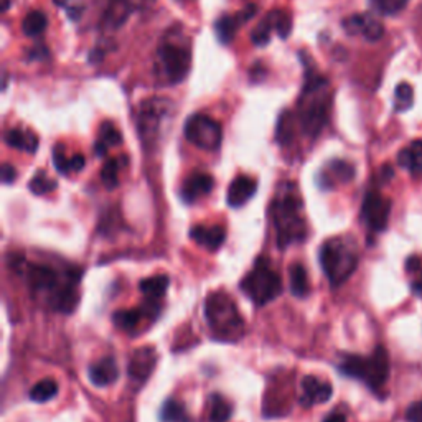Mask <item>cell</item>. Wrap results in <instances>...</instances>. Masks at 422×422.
I'll return each instance as SVG.
<instances>
[{"mask_svg":"<svg viewBox=\"0 0 422 422\" xmlns=\"http://www.w3.org/2000/svg\"><path fill=\"white\" fill-rule=\"evenodd\" d=\"M30 289L45 297V302L55 312L73 313L79 302L78 282L81 277L79 269L58 272L53 266L26 263L25 272Z\"/></svg>","mask_w":422,"mask_h":422,"instance_id":"6da1fadb","label":"cell"},{"mask_svg":"<svg viewBox=\"0 0 422 422\" xmlns=\"http://www.w3.org/2000/svg\"><path fill=\"white\" fill-rule=\"evenodd\" d=\"M269 215L276 231V243L281 249L306 241L308 228L303 218V201L296 185L284 184L281 186L279 194L272 200Z\"/></svg>","mask_w":422,"mask_h":422,"instance_id":"7a4b0ae2","label":"cell"},{"mask_svg":"<svg viewBox=\"0 0 422 422\" xmlns=\"http://www.w3.org/2000/svg\"><path fill=\"white\" fill-rule=\"evenodd\" d=\"M205 318L213 338L220 341H238L244 335V318L231 296L223 291L208 293L205 301Z\"/></svg>","mask_w":422,"mask_h":422,"instance_id":"3957f363","label":"cell"},{"mask_svg":"<svg viewBox=\"0 0 422 422\" xmlns=\"http://www.w3.org/2000/svg\"><path fill=\"white\" fill-rule=\"evenodd\" d=\"M320 266L332 286H341L353 274L358 266L356 243L350 236L327 239L318 253Z\"/></svg>","mask_w":422,"mask_h":422,"instance_id":"277c9868","label":"cell"},{"mask_svg":"<svg viewBox=\"0 0 422 422\" xmlns=\"http://www.w3.org/2000/svg\"><path fill=\"white\" fill-rule=\"evenodd\" d=\"M241 291L253 301L258 307L267 306L276 301L282 292V277L276 267L272 266L269 258L259 256L251 271L241 281Z\"/></svg>","mask_w":422,"mask_h":422,"instance_id":"5b68a950","label":"cell"},{"mask_svg":"<svg viewBox=\"0 0 422 422\" xmlns=\"http://www.w3.org/2000/svg\"><path fill=\"white\" fill-rule=\"evenodd\" d=\"M338 370L345 376L360 379L373 391H379L389 378V356L383 346H378L370 356L345 355Z\"/></svg>","mask_w":422,"mask_h":422,"instance_id":"8992f818","label":"cell"},{"mask_svg":"<svg viewBox=\"0 0 422 422\" xmlns=\"http://www.w3.org/2000/svg\"><path fill=\"white\" fill-rule=\"evenodd\" d=\"M185 139L203 151H216L221 146L223 131L220 122L206 114H194L184 127Z\"/></svg>","mask_w":422,"mask_h":422,"instance_id":"52a82bcc","label":"cell"},{"mask_svg":"<svg viewBox=\"0 0 422 422\" xmlns=\"http://www.w3.org/2000/svg\"><path fill=\"white\" fill-rule=\"evenodd\" d=\"M157 56L170 83L179 84L184 81L190 69L191 56L189 50L172 44H165L159 48Z\"/></svg>","mask_w":422,"mask_h":422,"instance_id":"ba28073f","label":"cell"},{"mask_svg":"<svg viewBox=\"0 0 422 422\" xmlns=\"http://www.w3.org/2000/svg\"><path fill=\"white\" fill-rule=\"evenodd\" d=\"M389 213H391V201L379 194V191H368L361 206V221L373 233H381L388 228Z\"/></svg>","mask_w":422,"mask_h":422,"instance_id":"9c48e42d","label":"cell"},{"mask_svg":"<svg viewBox=\"0 0 422 422\" xmlns=\"http://www.w3.org/2000/svg\"><path fill=\"white\" fill-rule=\"evenodd\" d=\"M170 103L165 99H149L142 104L141 114H139V131L144 141H152L157 136L160 121L167 114Z\"/></svg>","mask_w":422,"mask_h":422,"instance_id":"30bf717a","label":"cell"},{"mask_svg":"<svg viewBox=\"0 0 422 422\" xmlns=\"http://www.w3.org/2000/svg\"><path fill=\"white\" fill-rule=\"evenodd\" d=\"M170 279L167 274H159V276H152L147 277V279L141 281V292L146 297V307L144 311L149 313V317L152 320L157 318V315L160 313V307L159 302L162 301L165 292L169 289Z\"/></svg>","mask_w":422,"mask_h":422,"instance_id":"8fae6325","label":"cell"},{"mask_svg":"<svg viewBox=\"0 0 422 422\" xmlns=\"http://www.w3.org/2000/svg\"><path fill=\"white\" fill-rule=\"evenodd\" d=\"M333 389L332 384L325 379H320L317 376L307 375L302 378L301 381V396H298V403L303 408H312L315 404H323L332 398Z\"/></svg>","mask_w":422,"mask_h":422,"instance_id":"7c38bea8","label":"cell"},{"mask_svg":"<svg viewBox=\"0 0 422 422\" xmlns=\"http://www.w3.org/2000/svg\"><path fill=\"white\" fill-rule=\"evenodd\" d=\"M157 351L152 346H142L134 351L127 366L129 378L137 383H146L157 366Z\"/></svg>","mask_w":422,"mask_h":422,"instance_id":"4fadbf2b","label":"cell"},{"mask_svg":"<svg viewBox=\"0 0 422 422\" xmlns=\"http://www.w3.org/2000/svg\"><path fill=\"white\" fill-rule=\"evenodd\" d=\"M355 177V167L345 160H332L318 175L320 189L328 190L338 184H348Z\"/></svg>","mask_w":422,"mask_h":422,"instance_id":"5bb4252c","label":"cell"},{"mask_svg":"<svg viewBox=\"0 0 422 422\" xmlns=\"http://www.w3.org/2000/svg\"><path fill=\"white\" fill-rule=\"evenodd\" d=\"M343 29L350 35H363L368 41H378L384 35L381 22L371 15H353L345 20Z\"/></svg>","mask_w":422,"mask_h":422,"instance_id":"9a60e30c","label":"cell"},{"mask_svg":"<svg viewBox=\"0 0 422 422\" xmlns=\"http://www.w3.org/2000/svg\"><path fill=\"white\" fill-rule=\"evenodd\" d=\"M213 186H215V180H213L211 175L195 172L185 180L184 186H181V199L185 203L191 205V203L201 200L203 196L210 195Z\"/></svg>","mask_w":422,"mask_h":422,"instance_id":"2e32d148","label":"cell"},{"mask_svg":"<svg viewBox=\"0 0 422 422\" xmlns=\"http://www.w3.org/2000/svg\"><path fill=\"white\" fill-rule=\"evenodd\" d=\"M258 190V181L246 175H239V177L231 181L228 189L226 201L231 208H241L256 195Z\"/></svg>","mask_w":422,"mask_h":422,"instance_id":"e0dca14e","label":"cell"},{"mask_svg":"<svg viewBox=\"0 0 422 422\" xmlns=\"http://www.w3.org/2000/svg\"><path fill=\"white\" fill-rule=\"evenodd\" d=\"M190 238L201 248L208 251H218L223 246L224 239H226V231L220 224H213V226L199 224V226L190 229Z\"/></svg>","mask_w":422,"mask_h":422,"instance_id":"ac0fdd59","label":"cell"},{"mask_svg":"<svg viewBox=\"0 0 422 422\" xmlns=\"http://www.w3.org/2000/svg\"><path fill=\"white\" fill-rule=\"evenodd\" d=\"M119 378V368L112 356H106L103 360L89 366V381L98 388L109 386Z\"/></svg>","mask_w":422,"mask_h":422,"instance_id":"d6986e66","label":"cell"},{"mask_svg":"<svg viewBox=\"0 0 422 422\" xmlns=\"http://www.w3.org/2000/svg\"><path fill=\"white\" fill-rule=\"evenodd\" d=\"M144 317L151 318L144 308H122V311H117L112 315V322L122 332L136 333L137 328L141 327Z\"/></svg>","mask_w":422,"mask_h":422,"instance_id":"ffe728a7","label":"cell"},{"mask_svg":"<svg viewBox=\"0 0 422 422\" xmlns=\"http://www.w3.org/2000/svg\"><path fill=\"white\" fill-rule=\"evenodd\" d=\"M289 282H291V292L293 297L297 298H306L311 296V277H308V272L306 266L301 263H293L289 267Z\"/></svg>","mask_w":422,"mask_h":422,"instance_id":"44dd1931","label":"cell"},{"mask_svg":"<svg viewBox=\"0 0 422 422\" xmlns=\"http://www.w3.org/2000/svg\"><path fill=\"white\" fill-rule=\"evenodd\" d=\"M399 167L409 170L413 175L422 174V141L411 142L398 156Z\"/></svg>","mask_w":422,"mask_h":422,"instance_id":"7402d4cb","label":"cell"},{"mask_svg":"<svg viewBox=\"0 0 422 422\" xmlns=\"http://www.w3.org/2000/svg\"><path fill=\"white\" fill-rule=\"evenodd\" d=\"M5 142L12 149H19V151H25L30 154H34L36 151V147H39V139H36L35 134H25L19 129H10L5 134Z\"/></svg>","mask_w":422,"mask_h":422,"instance_id":"603a6c76","label":"cell"},{"mask_svg":"<svg viewBox=\"0 0 422 422\" xmlns=\"http://www.w3.org/2000/svg\"><path fill=\"white\" fill-rule=\"evenodd\" d=\"M56 394H58V383L51 378H45L30 389L29 398L34 401V403H46V401L55 398Z\"/></svg>","mask_w":422,"mask_h":422,"instance_id":"cb8c5ba5","label":"cell"},{"mask_svg":"<svg viewBox=\"0 0 422 422\" xmlns=\"http://www.w3.org/2000/svg\"><path fill=\"white\" fill-rule=\"evenodd\" d=\"M233 416V406L221 394L210 398V422H228Z\"/></svg>","mask_w":422,"mask_h":422,"instance_id":"d4e9b609","label":"cell"},{"mask_svg":"<svg viewBox=\"0 0 422 422\" xmlns=\"http://www.w3.org/2000/svg\"><path fill=\"white\" fill-rule=\"evenodd\" d=\"M160 421L162 422H191L186 409L179 401L167 399L160 409Z\"/></svg>","mask_w":422,"mask_h":422,"instance_id":"484cf974","label":"cell"},{"mask_svg":"<svg viewBox=\"0 0 422 422\" xmlns=\"http://www.w3.org/2000/svg\"><path fill=\"white\" fill-rule=\"evenodd\" d=\"M131 2L129 0H111L108 12H106V24H109L117 29L122 22L129 17Z\"/></svg>","mask_w":422,"mask_h":422,"instance_id":"4316f807","label":"cell"},{"mask_svg":"<svg viewBox=\"0 0 422 422\" xmlns=\"http://www.w3.org/2000/svg\"><path fill=\"white\" fill-rule=\"evenodd\" d=\"M24 34L26 36H39L46 29V15L40 10H31L30 14H26L22 24Z\"/></svg>","mask_w":422,"mask_h":422,"instance_id":"83f0119b","label":"cell"},{"mask_svg":"<svg viewBox=\"0 0 422 422\" xmlns=\"http://www.w3.org/2000/svg\"><path fill=\"white\" fill-rule=\"evenodd\" d=\"M239 24H241L239 22V19L231 17V15H224V17L218 20L215 24V31L221 44H229V41L234 39Z\"/></svg>","mask_w":422,"mask_h":422,"instance_id":"f1b7e54d","label":"cell"},{"mask_svg":"<svg viewBox=\"0 0 422 422\" xmlns=\"http://www.w3.org/2000/svg\"><path fill=\"white\" fill-rule=\"evenodd\" d=\"M267 20H269L272 29L277 31V35H279L282 40L289 36L292 30V19L289 14L284 12V10H272V12L267 15Z\"/></svg>","mask_w":422,"mask_h":422,"instance_id":"f546056e","label":"cell"},{"mask_svg":"<svg viewBox=\"0 0 422 422\" xmlns=\"http://www.w3.org/2000/svg\"><path fill=\"white\" fill-rule=\"evenodd\" d=\"M29 189L34 195H46L56 189V181L48 177L44 170H40V172H36L34 175V179L30 180Z\"/></svg>","mask_w":422,"mask_h":422,"instance_id":"4dcf8cb0","label":"cell"},{"mask_svg":"<svg viewBox=\"0 0 422 422\" xmlns=\"http://www.w3.org/2000/svg\"><path fill=\"white\" fill-rule=\"evenodd\" d=\"M101 180L108 190H114L119 185V160H106L103 170H101Z\"/></svg>","mask_w":422,"mask_h":422,"instance_id":"1f68e13d","label":"cell"},{"mask_svg":"<svg viewBox=\"0 0 422 422\" xmlns=\"http://www.w3.org/2000/svg\"><path fill=\"white\" fill-rule=\"evenodd\" d=\"M414 104V89L409 83L398 84L394 91V106L398 111H408Z\"/></svg>","mask_w":422,"mask_h":422,"instance_id":"d6a6232c","label":"cell"},{"mask_svg":"<svg viewBox=\"0 0 422 422\" xmlns=\"http://www.w3.org/2000/svg\"><path fill=\"white\" fill-rule=\"evenodd\" d=\"M409 0H371L373 7L383 15H396L408 5Z\"/></svg>","mask_w":422,"mask_h":422,"instance_id":"836d02e7","label":"cell"},{"mask_svg":"<svg viewBox=\"0 0 422 422\" xmlns=\"http://www.w3.org/2000/svg\"><path fill=\"white\" fill-rule=\"evenodd\" d=\"M99 141L106 144L108 147H116L122 142V136H121V132L116 129L112 122H104L103 127H101Z\"/></svg>","mask_w":422,"mask_h":422,"instance_id":"e575fe53","label":"cell"},{"mask_svg":"<svg viewBox=\"0 0 422 422\" xmlns=\"http://www.w3.org/2000/svg\"><path fill=\"white\" fill-rule=\"evenodd\" d=\"M274 30L272 29V25H271V22L269 20H263V22H261L258 26H256V29L253 30V34H251V40H253V44L254 45H258V46H264V45H267L269 44V40H271V31Z\"/></svg>","mask_w":422,"mask_h":422,"instance_id":"d590c367","label":"cell"},{"mask_svg":"<svg viewBox=\"0 0 422 422\" xmlns=\"http://www.w3.org/2000/svg\"><path fill=\"white\" fill-rule=\"evenodd\" d=\"M276 137L277 141L281 144H289L292 141V121H291V116L284 112L279 117V122H277V132H276Z\"/></svg>","mask_w":422,"mask_h":422,"instance_id":"8d00e7d4","label":"cell"},{"mask_svg":"<svg viewBox=\"0 0 422 422\" xmlns=\"http://www.w3.org/2000/svg\"><path fill=\"white\" fill-rule=\"evenodd\" d=\"M53 165H55L56 172L61 175L71 172V169H69V159L66 157V152L61 144H58V146L53 149Z\"/></svg>","mask_w":422,"mask_h":422,"instance_id":"74e56055","label":"cell"},{"mask_svg":"<svg viewBox=\"0 0 422 422\" xmlns=\"http://www.w3.org/2000/svg\"><path fill=\"white\" fill-rule=\"evenodd\" d=\"M406 421L408 422H422V401L411 404L406 411Z\"/></svg>","mask_w":422,"mask_h":422,"instance_id":"f35d334b","label":"cell"},{"mask_svg":"<svg viewBox=\"0 0 422 422\" xmlns=\"http://www.w3.org/2000/svg\"><path fill=\"white\" fill-rule=\"evenodd\" d=\"M0 175H2V181L5 185L14 184V181L17 180V170H15L14 165H10V164L2 165V172H0Z\"/></svg>","mask_w":422,"mask_h":422,"instance_id":"ab89813d","label":"cell"},{"mask_svg":"<svg viewBox=\"0 0 422 422\" xmlns=\"http://www.w3.org/2000/svg\"><path fill=\"white\" fill-rule=\"evenodd\" d=\"M84 164H86V160H84V156H81V154H76V156L69 159V169H71V172H81L84 169Z\"/></svg>","mask_w":422,"mask_h":422,"instance_id":"60d3db41","label":"cell"},{"mask_svg":"<svg viewBox=\"0 0 422 422\" xmlns=\"http://www.w3.org/2000/svg\"><path fill=\"white\" fill-rule=\"evenodd\" d=\"M256 10H258V7H256V5L253 4V5H248V7H246L243 12H239L238 14V19H239V22H248L249 19H253L254 17V14H256Z\"/></svg>","mask_w":422,"mask_h":422,"instance_id":"b9f144b4","label":"cell"},{"mask_svg":"<svg viewBox=\"0 0 422 422\" xmlns=\"http://www.w3.org/2000/svg\"><path fill=\"white\" fill-rule=\"evenodd\" d=\"M421 269V261L416 256H411V258L406 261V271L408 272H419Z\"/></svg>","mask_w":422,"mask_h":422,"instance_id":"7bdbcfd3","label":"cell"},{"mask_svg":"<svg viewBox=\"0 0 422 422\" xmlns=\"http://www.w3.org/2000/svg\"><path fill=\"white\" fill-rule=\"evenodd\" d=\"M323 422H346V416L343 413H340V411H333V413H330L327 418L323 419Z\"/></svg>","mask_w":422,"mask_h":422,"instance_id":"ee69618b","label":"cell"},{"mask_svg":"<svg viewBox=\"0 0 422 422\" xmlns=\"http://www.w3.org/2000/svg\"><path fill=\"white\" fill-rule=\"evenodd\" d=\"M413 292L416 296L422 297V269H419L418 277H416V281L413 282Z\"/></svg>","mask_w":422,"mask_h":422,"instance_id":"f6af8a7d","label":"cell"},{"mask_svg":"<svg viewBox=\"0 0 422 422\" xmlns=\"http://www.w3.org/2000/svg\"><path fill=\"white\" fill-rule=\"evenodd\" d=\"M55 2V5H58V7H66L68 5V0H53Z\"/></svg>","mask_w":422,"mask_h":422,"instance_id":"bcb514c9","label":"cell"},{"mask_svg":"<svg viewBox=\"0 0 422 422\" xmlns=\"http://www.w3.org/2000/svg\"><path fill=\"white\" fill-rule=\"evenodd\" d=\"M10 7V0H2V12H7Z\"/></svg>","mask_w":422,"mask_h":422,"instance_id":"7dc6e473","label":"cell"}]
</instances>
